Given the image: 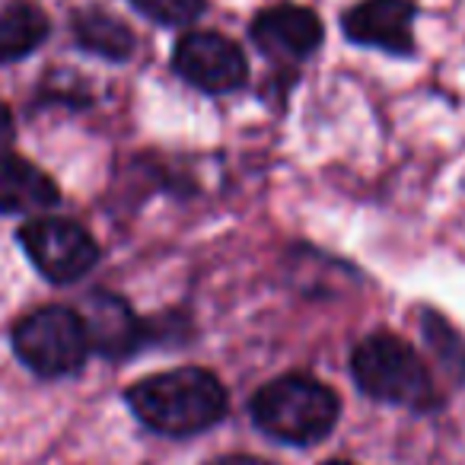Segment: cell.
<instances>
[{
	"label": "cell",
	"mask_w": 465,
	"mask_h": 465,
	"mask_svg": "<svg viewBox=\"0 0 465 465\" xmlns=\"http://www.w3.org/2000/svg\"><path fill=\"white\" fill-rule=\"evenodd\" d=\"M128 405L143 427L163 437H192L226 414V389L201 367L143 376L128 389Z\"/></svg>",
	"instance_id": "6da1fadb"
},
{
	"label": "cell",
	"mask_w": 465,
	"mask_h": 465,
	"mask_svg": "<svg viewBox=\"0 0 465 465\" xmlns=\"http://www.w3.org/2000/svg\"><path fill=\"white\" fill-rule=\"evenodd\" d=\"M249 411L268 437L291 446H310L331 433L341 401L325 382L303 373H287L265 382L255 392Z\"/></svg>",
	"instance_id": "7a4b0ae2"
},
{
	"label": "cell",
	"mask_w": 465,
	"mask_h": 465,
	"mask_svg": "<svg viewBox=\"0 0 465 465\" xmlns=\"http://www.w3.org/2000/svg\"><path fill=\"white\" fill-rule=\"evenodd\" d=\"M351 373L361 392L389 405L430 411L440 405L433 380L411 344L395 335H370L351 354Z\"/></svg>",
	"instance_id": "3957f363"
},
{
	"label": "cell",
	"mask_w": 465,
	"mask_h": 465,
	"mask_svg": "<svg viewBox=\"0 0 465 465\" xmlns=\"http://www.w3.org/2000/svg\"><path fill=\"white\" fill-rule=\"evenodd\" d=\"M14 351L33 373L67 376L84 367L93 344L80 312L67 306H42L14 329Z\"/></svg>",
	"instance_id": "277c9868"
},
{
	"label": "cell",
	"mask_w": 465,
	"mask_h": 465,
	"mask_svg": "<svg viewBox=\"0 0 465 465\" xmlns=\"http://www.w3.org/2000/svg\"><path fill=\"white\" fill-rule=\"evenodd\" d=\"M29 262L54 284H71L93 272L99 249L80 223L64 217H35L20 230Z\"/></svg>",
	"instance_id": "5b68a950"
},
{
	"label": "cell",
	"mask_w": 465,
	"mask_h": 465,
	"mask_svg": "<svg viewBox=\"0 0 465 465\" xmlns=\"http://www.w3.org/2000/svg\"><path fill=\"white\" fill-rule=\"evenodd\" d=\"M173 71L201 93H232L249 77L242 48L220 33H185L173 48Z\"/></svg>",
	"instance_id": "8992f818"
},
{
	"label": "cell",
	"mask_w": 465,
	"mask_h": 465,
	"mask_svg": "<svg viewBox=\"0 0 465 465\" xmlns=\"http://www.w3.org/2000/svg\"><path fill=\"white\" fill-rule=\"evenodd\" d=\"M322 20L300 4H274L265 7L249 26V39L265 58L303 61L322 45Z\"/></svg>",
	"instance_id": "52a82bcc"
},
{
	"label": "cell",
	"mask_w": 465,
	"mask_h": 465,
	"mask_svg": "<svg viewBox=\"0 0 465 465\" xmlns=\"http://www.w3.org/2000/svg\"><path fill=\"white\" fill-rule=\"evenodd\" d=\"M414 4L411 0H361L341 16V29L354 45L380 48L389 54L414 52Z\"/></svg>",
	"instance_id": "ba28073f"
},
{
	"label": "cell",
	"mask_w": 465,
	"mask_h": 465,
	"mask_svg": "<svg viewBox=\"0 0 465 465\" xmlns=\"http://www.w3.org/2000/svg\"><path fill=\"white\" fill-rule=\"evenodd\" d=\"M58 198V185L35 163L0 153V213H45Z\"/></svg>",
	"instance_id": "9c48e42d"
},
{
	"label": "cell",
	"mask_w": 465,
	"mask_h": 465,
	"mask_svg": "<svg viewBox=\"0 0 465 465\" xmlns=\"http://www.w3.org/2000/svg\"><path fill=\"white\" fill-rule=\"evenodd\" d=\"M90 335L93 351L109 357H122L128 351H134V344L141 341V322L128 310V303L112 293H96L86 300V310L80 312Z\"/></svg>",
	"instance_id": "30bf717a"
},
{
	"label": "cell",
	"mask_w": 465,
	"mask_h": 465,
	"mask_svg": "<svg viewBox=\"0 0 465 465\" xmlns=\"http://www.w3.org/2000/svg\"><path fill=\"white\" fill-rule=\"evenodd\" d=\"M74 39L80 42V48L90 54H99L105 61H128L134 54V33L118 20L115 14L103 7H80L71 16Z\"/></svg>",
	"instance_id": "8fae6325"
},
{
	"label": "cell",
	"mask_w": 465,
	"mask_h": 465,
	"mask_svg": "<svg viewBox=\"0 0 465 465\" xmlns=\"http://www.w3.org/2000/svg\"><path fill=\"white\" fill-rule=\"evenodd\" d=\"M52 33V23L29 0H10L0 7V61H20L33 54Z\"/></svg>",
	"instance_id": "7c38bea8"
},
{
	"label": "cell",
	"mask_w": 465,
	"mask_h": 465,
	"mask_svg": "<svg viewBox=\"0 0 465 465\" xmlns=\"http://www.w3.org/2000/svg\"><path fill=\"white\" fill-rule=\"evenodd\" d=\"M131 7L160 26H188L207 10L204 0H131Z\"/></svg>",
	"instance_id": "4fadbf2b"
},
{
	"label": "cell",
	"mask_w": 465,
	"mask_h": 465,
	"mask_svg": "<svg viewBox=\"0 0 465 465\" xmlns=\"http://www.w3.org/2000/svg\"><path fill=\"white\" fill-rule=\"evenodd\" d=\"M424 335H427V341H430V348L437 351V357L443 361V367L465 382V341L462 338L437 316H424Z\"/></svg>",
	"instance_id": "5bb4252c"
},
{
	"label": "cell",
	"mask_w": 465,
	"mask_h": 465,
	"mask_svg": "<svg viewBox=\"0 0 465 465\" xmlns=\"http://www.w3.org/2000/svg\"><path fill=\"white\" fill-rule=\"evenodd\" d=\"M10 141H14V115L4 103H0V153H7Z\"/></svg>",
	"instance_id": "9a60e30c"
},
{
	"label": "cell",
	"mask_w": 465,
	"mask_h": 465,
	"mask_svg": "<svg viewBox=\"0 0 465 465\" xmlns=\"http://www.w3.org/2000/svg\"><path fill=\"white\" fill-rule=\"evenodd\" d=\"M213 465H272V462L255 459V456H226V459H217Z\"/></svg>",
	"instance_id": "2e32d148"
},
{
	"label": "cell",
	"mask_w": 465,
	"mask_h": 465,
	"mask_svg": "<svg viewBox=\"0 0 465 465\" xmlns=\"http://www.w3.org/2000/svg\"><path fill=\"white\" fill-rule=\"evenodd\" d=\"M325 465H351V462H325Z\"/></svg>",
	"instance_id": "e0dca14e"
}]
</instances>
